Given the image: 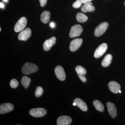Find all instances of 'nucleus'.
<instances>
[{
    "label": "nucleus",
    "mask_w": 125,
    "mask_h": 125,
    "mask_svg": "<svg viewBox=\"0 0 125 125\" xmlns=\"http://www.w3.org/2000/svg\"><path fill=\"white\" fill-rule=\"evenodd\" d=\"M38 70V67L35 64L30 62H26L22 67V72L24 74L27 75L35 73Z\"/></svg>",
    "instance_id": "f257e3e1"
},
{
    "label": "nucleus",
    "mask_w": 125,
    "mask_h": 125,
    "mask_svg": "<svg viewBox=\"0 0 125 125\" xmlns=\"http://www.w3.org/2000/svg\"><path fill=\"white\" fill-rule=\"evenodd\" d=\"M29 114L31 116L34 117H42L47 114V111L43 108H32L29 111Z\"/></svg>",
    "instance_id": "f03ea898"
},
{
    "label": "nucleus",
    "mask_w": 125,
    "mask_h": 125,
    "mask_svg": "<svg viewBox=\"0 0 125 125\" xmlns=\"http://www.w3.org/2000/svg\"><path fill=\"white\" fill-rule=\"evenodd\" d=\"M83 31L81 26L79 24L73 25L71 27L69 33V37L71 38L80 36Z\"/></svg>",
    "instance_id": "7ed1b4c3"
},
{
    "label": "nucleus",
    "mask_w": 125,
    "mask_h": 125,
    "mask_svg": "<svg viewBox=\"0 0 125 125\" xmlns=\"http://www.w3.org/2000/svg\"><path fill=\"white\" fill-rule=\"evenodd\" d=\"M108 26V23L107 22L101 23L95 29L94 31V35L97 37L101 36L105 33Z\"/></svg>",
    "instance_id": "20e7f679"
},
{
    "label": "nucleus",
    "mask_w": 125,
    "mask_h": 125,
    "mask_svg": "<svg viewBox=\"0 0 125 125\" xmlns=\"http://www.w3.org/2000/svg\"><path fill=\"white\" fill-rule=\"evenodd\" d=\"M27 19L24 17L20 18L14 27V31L16 32L22 31L27 24Z\"/></svg>",
    "instance_id": "39448f33"
},
{
    "label": "nucleus",
    "mask_w": 125,
    "mask_h": 125,
    "mask_svg": "<svg viewBox=\"0 0 125 125\" xmlns=\"http://www.w3.org/2000/svg\"><path fill=\"white\" fill-rule=\"evenodd\" d=\"M107 49V44L105 43H102L98 47L94 52V56L96 58L101 57L105 53Z\"/></svg>",
    "instance_id": "423d86ee"
},
{
    "label": "nucleus",
    "mask_w": 125,
    "mask_h": 125,
    "mask_svg": "<svg viewBox=\"0 0 125 125\" xmlns=\"http://www.w3.org/2000/svg\"><path fill=\"white\" fill-rule=\"evenodd\" d=\"M83 40L82 39L78 38L72 40L70 45V49L71 51H76L81 46L83 43Z\"/></svg>",
    "instance_id": "0eeeda50"
},
{
    "label": "nucleus",
    "mask_w": 125,
    "mask_h": 125,
    "mask_svg": "<svg viewBox=\"0 0 125 125\" xmlns=\"http://www.w3.org/2000/svg\"><path fill=\"white\" fill-rule=\"evenodd\" d=\"M14 108L13 105L11 103L2 104L0 105V114H4L10 112L13 110Z\"/></svg>",
    "instance_id": "6e6552de"
},
{
    "label": "nucleus",
    "mask_w": 125,
    "mask_h": 125,
    "mask_svg": "<svg viewBox=\"0 0 125 125\" xmlns=\"http://www.w3.org/2000/svg\"><path fill=\"white\" fill-rule=\"evenodd\" d=\"M55 75L58 79L64 81L65 79L66 74L64 69L61 66H57L55 69Z\"/></svg>",
    "instance_id": "1a4fd4ad"
},
{
    "label": "nucleus",
    "mask_w": 125,
    "mask_h": 125,
    "mask_svg": "<svg viewBox=\"0 0 125 125\" xmlns=\"http://www.w3.org/2000/svg\"><path fill=\"white\" fill-rule=\"evenodd\" d=\"M75 71L78 74V77L83 83L86 81V79L85 75L87 73V71L83 66H77L75 68Z\"/></svg>",
    "instance_id": "9d476101"
},
{
    "label": "nucleus",
    "mask_w": 125,
    "mask_h": 125,
    "mask_svg": "<svg viewBox=\"0 0 125 125\" xmlns=\"http://www.w3.org/2000/svg\"><path fill=\"white\" fill-rule=\"evenodd\" d=\"M31 35V30L29 28H27L21 32L18 36V38L20 40L27 41Z\"/></svg>",
    "instance_id": "9b49d317"
},
{
    "label": "nucleus",
    "mask_w": 125,
    "mask_h": 125,
    "mask_svg": "<svg viewBox=\"0 0 125 125\" xmlns=\"http://www.w3.org/2000/svg\"><path fill=\"white\" fill-rule=\"evenodd\" d=\"M72 119L67 116H61L57 118V124L58 125H69L71 123Z\"/></svg>",
    "instance_id": "f8f14e48"
},
{
    "label": "nucleus",
    "mask_w": 125,
    "mask_h": 125,
    "mask_svg": "<svg viewBox=\"0 0 125 125\" xmlns=\"http://www.w3.org/2000/svg\"><path fill=\"white\" fill-rule=\"evenodd\" d=\"M56 40V38L53 37L46 40L43 45L44 51H47L50 50L52 47L55 44Z\"/></svg>",
    "instance_id": "ddd939ff"
},
{
    "label": "nucleus",
    "mask_w": 125,
    "mask_h": 125,
    "mask_svg": "<svg viewBox=\"0 0 125 125\" xmlns=\"http://www.w3.org/2000/svg\"><path fill=\"white\" fill-rule=\"evenodd\" d=\"M107 107L110 116L114 118L117 115V110L115 106L113 103L108 102L107 103Z\"/></svg>",
    "instance_id": "4468645a"
},
{
    "label": "nucleus",
    "mask_w": 125,
    "mask_h": 125,
    "mask_svg": "<svg viewBox=\"0 0 125 125\" xmlns=\"http://www.w3.org/2000/svg\"><path fill=\"white\" fill-rule=\"evenodd\" d=\"M108 86L109 90L113 93H118L119 90H120L121 87L120 84L115 81H112L109 82Z\"/></svg>",
    "instance_id": "2eb2a0df"
},
{
    "label": "nucleus",
    "mask_w": 125,
    "mask_h": 125,
    "mask_svg": "<svg viewBox=\"0 0 125 125\" xmlns=\"http://www.w3.org/2000/svg\"><path fill=\"white\" fill-rule=\"evenodd\" d=\"M74 102L75 103L76 106L78 107L83 111H87L88 110V107L85 102L80 98H76L74 100Z\"/></svg>",
    "instance_id": "dca6fc26"
},
{
    "label": "nucleus",
    "mask_w": 125,
    "mask_h": 125,
    "mask_svg": "<svg viewBox=\"0 0 125 125\" xmlns=\"http://www.w3.org/2000/svg\"><path fill=\"white\" fill-rule=\"evenodd\" d=\"M95 10L94 6H93V4L91 1L88 2L84 4L81 8V11L83 12L86 13L87 12H92Z\"/></svg>",
    "instance_id": "f3484780"
},
{
    "label": "nucleus",
    "mask_w": 125,
    "mask_h": 125,
    "mask_svg": "<svg viewBox=\"0 0 125 125\" xmlns=\"http://www.w3.org/2000/svg\"><path fill=\"white\" fill-rule=\"evenodd\" d=\"M51 14L49 11H45L42 13L40 17L41 21L44 23H47L49 22L50 19Z\"/></svg>",
    "instance_id": "a211bd4d"
},
{
    "label": "nucleus",
    "mask_w": 125,
    "mask_h": 125,
    "mask_svg": "<svg viewBox=\"0 0 125 125\" xmlns=\"http://www.w3.org/2000/svg\"><path fill=\"white\" fill-rule=\"evenodd\" d=\"M112 59V56L110 54L106 55L102 62V66L104 67H107L111 63Z\"/></svg>",
    "instance_id": "6ab92c4d"
},
{
    "label": "nucleus",
    "mask_w": 125,
    "mask_h": 125,
    "mask_svg": "<svg viewBox=\"0 0 125 125\" xmlns=\"http://www.w3.org/2000/svg\"><path fill=\"white\" fill-rule=\"evenodd\" d=\"M94 106L96 110L101 112H103L104 110V106L100 101L94 100L93 102Z\"/></svg>",
    "instance_id": "aec40b11"
},
{
    "label": "nucleus",
    "mask_w": 125,
    "mask_h": 125,
    "mask_svg": "<svg viewBox=\"0 0 125 125\" xmlns=\"http://www.w3.org/2000/svg\"><path fill=\"white\" fill-rule=\"evenodd\" d=\"M31 79L26 76H23L21 79V82L25 89L29 87L31 82Z\"/></svg>",
    "instance_id": "412c9836"
},
{
    "label": "nucleus",
    "mask_w": 125,
    "mask_h": 125,
    "mask_svg": "<svg viewBox=\"0 0 125 125\" xmlns=\"http://www.w3.org/2000/svg\"><path fill=\"white\" fill-rule=\"evenodd\" d=\"M76 19L79 22L84 23L88 20V18L84 14L79 13L76 15Z\"/></svg>",
    "instance_id": "4be33fe9"
},
{
    "label": "nucleus",
    "mask_w": 125,
    "mask_h": 125,
    "mask_svg": "<svg viewBox=\"0 0 125 125\" xmlns=\"http://www.w3.org/2000/svg\"><path fill=\"white\" fill-rule=\"evenodd\" d=\"M92 0H77L73 4V7L76 9L79 8L81 6L82 4H85Z\"/></svg>",
    "instance_id": "5701e85b"
},
{
    "label": "nucleus",
    "mask_w": 125,
    "mask_h": 125,
    "mask_svg": "<svg viewBox=\"0 0 125 125\" xmlns=\"http://www.w3.org/2000/svg\"><path fill=\"white\" fill-rule=\"evenodd\" d=\"M43 93V89L42 87H37L36 91L35 92V95L37 97H39L42 95Z\"/></svg>",
    "instance_id": "b1692460"
},
{
    "label": "nucleus",
    "mask_w": 125,
    "mask_h": 125,
    "mask_svg": "<svg viewBox=\"0 0 125 125\" xmlns=\"http://www.w3.org/2000/svg\"><path fill=\"white\" fill-rule=\"evenodd\" d=\"M10 84L11 88H15L19 85V82L16 79H14L10 81Z\"/></svg>",
    "instance_id": "393cba45"
},
{
    "label": "nucleus",
    "mask_w": 125,
    "mask_h": 125,
    "mask_svg": "<svg viewBox=\"0 0 125 125\" xmlns=\"http://www.w3.org/2000/svg\"><path fill=\"white\" fill-rule=\"evenodd\" d=\"M40 2V5L42 7H43L46 5L47 0H39Z\"/></svg>",
    "instance_id": "a878e982"
},
{
    "label": "nucleus",
    "mask_w": 125,
    "mask_h": 125,
    "mask_svg": "<svg viewBox=\"0 0 125 125\" xmlns=\"http://www.w3.org/2000/svg\"><path fill=\"white\" fill-rule=\"evenodd\" d=\"M50 26L52 28H54L55 26V24L54 23L51 22L50 23Z\"/></svg>",
    "instance_id": "bb28decb"
},
{
    "label": "nucleus",
    "mask_w": 125,
    "mask_h": 125,
    "mask_svg": "<svg viewBox=\"0 0 125 125\" xmlns=\"http://www.w3.org/2000/svg\"><path fill=\"white\" fill-rule=\"evenodd\" d=\"M0 8H3L4 7V5L2 3L0 2Z\"/></svg>",
    "instance_id": "cd10ccee"
},
{
    "label": "nucleus",
    "mask_w": 125,
    "mask_h": 125,
    "mask_svg": "<svg viewBox=\"0 0 125 125\" xmlns=\"http://www.w3.org/2000/svg\"><path fill=\"white\" fill-rule=\"evenodd\" d=\"M73 105L74 106H76V104L74 102L73 103Z\"/></svg>",
    "instance_id": "c85d7f7f"
},
{
    "label": "nucleus",
    "mask_w": 125,
    "mask_h": 125,
    "mask_svg": "<svg viewBox=\"0 0 125 125\" xmlns=\"http://www.w3.org/2000/svg\"><path fill=\"white\" fill-rule=\"evenodd\" d=\"M7 0H3V1H4L5 2H7Z\"/></svg>",
    "instance_id": "c756f323"
},
{
    "label": "nucleus",
    "mask_w": 125,
    "mask_h": 125,
    "mask_svg": "<svg viewBox=\"0 0 125 125\" xmlns=\"http://www.w3.org/2000/svg\"><path fill=\"white\" fill-rule=\"evenodd\" d=\"M119 92V93H121V91L120 90H119V92Z\"/></svg>",
    "instance_id": "7c9ffc66"
},
{
    "label": "nucleus",
    "mask_w": 125,
    "mask_h": 125,
    "mask_svg": "<svg viewBox=\"0 0 125 125\" xmlns=\"http://www.w3.org/2000/svg\"><path fill=\"white\" fill-rule=\"evenodd\" d=\"M0 31H1V28H0Z\"/></svg>",
    "instance_id": "2f4dec72"
},
{
    "label": "nucleus",
    "mask_w": 125,
    "mask_h": 125,
    "mask_svg": "<svg viewBox=\"0 0 125 125\" xmlns=\"http://www.w3.org/2000/svg\"></svg>",
    "instance_id": "473e14b6"
}]
</instances>
